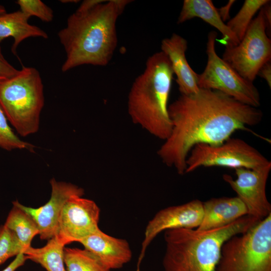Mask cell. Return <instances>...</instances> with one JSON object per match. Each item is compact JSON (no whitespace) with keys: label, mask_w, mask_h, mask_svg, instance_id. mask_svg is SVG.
<instances>
[{"label":"cell","mask_w":271,"mask_h":271,"mask_svg":"<svg viewBox=\"0 0 271 271\" xmlns=\"http://www.w3.org/2000/svg\"><path fill=\"white\" fill-rule=\"evenodd\" d=\"M172 124L169 137L158 151L167 166L180 175L185 174L186 160L198 144L216 146L238 130L260 122V109L215 90L200 88L195 93L181 95L169 105Z\"/></svg>","instance_id":"6da1fadb"},{"label":"cell","mask_w":271,"mask_h":271,"mask_svg":"<svg viewBox=\"0 0 271 271\" xmlns=\"http://www.w3.org/2000/svg\"><path fill=\"white\" fill-rule=\"evenodd\" d=\"M128 0L103 1L84 12L75 11L58 34L66 53L61 70L67 72L82 65L105 66L117 44V20Z\"/></svg>","instance_id":"7a4b0ae2"},{"label":"cell","mask_w":271,"mask_h":271,"mask_svg":"<svg viewBox=\"0 0 271 271\" xmlns=\"http://www.w3.org/2000/svg\"><path fill=\"white\" fill-rule=\"evenodd\" d=\"M259 221L246 215L227 225L209 230L182 228L165 231L164 270L215 271L224 243Z\"/></svg>","instance_id":"3957f363"},{"label":"cell","mask_w":271,"mask_h":271,"mask_svg":"<svg viewBox=\"0 0 271 271\" xmlns=\"http://www.w3.org/2000/svg\"><path fill=\"white\" fill-rule=\"evenodd\" d=\"M173 75L168 57L161 51L155 53L135 79L127 98V110L133 122L163 141L172 129L168 100Z\"/></svg>","instance_id":"277c9868"},{"label":"cell","mask_w":271,"mask_h":271,"mask_svg":"<svg viewBox=\"0 0 271 271\" xmlns=\"http://www.w3.org/2000/svg\"><path fill=\"white\" fill-rule=\"evenodd\" d=\"M44 104L43 84L36 68L23 66L15 76L0 80V106L21 136L38 131Z\"/></svg>","instance_id":"5b68a950"},{"label":"cell","mask_w":271,"mask_h":271,"mask_svg":"<svg viewBox=\"0 0 271 271\" xmlns=\"http://www.w3.org/2000/svg\"><path fill=\"white\" fill-rule=\"evenodd\" d=\"M215 271H271V214L224 243Z\"/></svg>","instance_id":"8992f818"},{"label":"cell","mask_w":271,"mask_h":271,"mask_svg":"<svg viewBox=\"0 0 271 271\" xmlns=\"http://www.w3.org/2000/svg\"><path fill=\"white\" fill-rule=\"evenodd\" d=\"M217 36L214 31L208 34L207 62L203 72L198 74V87L220 91L241 103L258 108L260 97L257 88L217 55L215 48Z\"/></svg>","instance_id":"52a82bcc"},{"label":"cell","mask_w":271,"mask_h":271,"mask_svg":"<svg viewBox=\"0 0 271 271\" xmlns=\"http://www.w3.org/2000/svg\"><path fill=\"white\" fill-rule=\"evenodd\" d=\"M186 163L185 173L202 167L257 169L271 165L270 161L245 141L231 137L216 146L196 145L190 152Z\"/></svg>","instance_id":"ba28073f"},{"label":"cell","mask_w":271,"mask_h":271,"mask_svg":"<svg viewBox=\"0 0 271 271\" xmlns=\"http://www.w3.org/2000/svg\"><path fill=\"white\" fill-rule=\"evenodd\" d=\"M222 58L252 82L261 67L270 61L271 40L266 33L261 8L238 44L226 47Z\"/></svg>","instance_id":"9c48e42d"},{"label":"cell","mask_w":271,"mask_h":271,"mask_svg":"<svg viewBox=\"0 0 271 271\" xmlns=\"http://www.w3.org/2000/svg\"><path fill=\"white\" fill-rule=\"evenodd\" d=\"M100 209L95 202L82 196H74L64 204L61 212L56 236L65 246L79 242L96 231Z\"/></svg>","instance_id":"30bf717a"},{"label":"cell","mask_w":271,"mask_h":271,"mask_svg":"<svg viewBox=\"0 0 271 271\" xmlns=\"http://www.w3.org/2000/svg\"><path fill=\"white\" fill-rule=\"evenodd\" d=\"M271 165L257 169H235L236 178L223 176L245 206L247 215L261 220L271 214V205L266 195V184Z\"/></svg>","instance_id":"8fae6325"},{"label":"cell","mask_w":271,"mask_h":271,"mask_svg":"<svg viewBox=\"0 0 271 271\" xmlns=\"http://www.w3.org/2000/svg\"><path fill=\"white\" fill-rule=\"evenodd\" d=\"M203 213V202L197 199L158 211L146 227L138 265L150 244L160 233L177 228H197L201 222Z\"/></svg>","instance_id":"7c38bea8"},{"label":"cell","mask_w":271,"mask_h":271,"mask_svg":"<svg viewBox=\"0 0 271 271\" xmlns=\"http://www.w3.org/2000/svg\"><path fill=\"white\" fill-rule=\"evenodd\" d=\"M50 183L51 197L44 205L34 208L24 206L18 201H14L34 220L42 240H48L56 235L59 217L65 203L72 197L83 196L84 194L82 188L71 183L59 182L54 178Z\"/></svg>","instance_id":"4fadbf2b"},{"label":"cell","mask_w":271,"mask_h":271,"mask_svg":"<svg viewBox=\"0 0 271 271\" xmlns=\"http://www.w3.org/2000/svg\"><path fill=\"white\" fill-rule=\"evenodd\" d=\"M79 242L110 270L121 268L132 258L126 240L107 234L99 228Z\"/></svg>","instance_id":"5bb4252c"},{"label":"cell","mask_w":271,"mask_h":271,"mask_svg":"<svg viewBox=\"0 0 271 271\" xmlns=\"http://www.w3.org/2000/svg\"><path fill=\"white\" fill-rule=\"evenodd\" d=\"M187 49V40L177 34L174 33L161 42V51L169 59L177 77L179 90L184 95L196 93L200 89L197 84L198 74L191 68L186 57Z\"/></svg>","instance_id":"9a60e30c"},{"label":"cell","mask_w":271,"mask_h":271,"mask_svg":"<svg viewBox=\"0 0 271 271\" xmlns=\"http://www.w3.org/2000/svg\"><path fill=\"white\" fill-rule=\"evenodd\" d=\"M199 230L221 227L247 215L246 208L237 197L212 198L203 203Z\"/></svg>","instance_id":"2e32d148"},{"label":"cell","mask_w":271,"mask_h":271,"mask_svg":"<svg viewBox=\"0 0 271 271\" xmlns=\"http://www.w3.org/2000/svg\"><path fill=\"white\" fill-rule=\"evenodd\" d=\"M199 18L217 29L222 35L221 42L226 47L236 46L239 40L220 18L211 0H184L177 23Z\"/></svg>","instance_id":"e0dca14e"},{"label":"cell","mask_w":271,"mask_h":271,"mask_svg":"<svg viewBox=\"0 0 271 271\" xmlns=\"http://www.w3.org/2000/svg\"><path fill=\"white\" fill-rule=\"evenodd\" d=\"M29 17L20 10L0 15V43L5 39L12 37V52L16 55L19 44L30 37L48 38L47 34L40 28L28 23Z\"/></svg>","instance_id":"ac0fdd59"},{"label":"cell","mask_w":271,"mask_h":271,"mask_svg":"<svg viewBox=\"0 0 271 271\" xmlns=\"http://www.w3.org/2000/svg\"><path fill=\"white\" fill-rule=\"evenodd\" d=\"M65 245L56 237L41 248L29 247L23 253L27 259L40 264L47 271H67L64 259Z\"/></svg>","instance_id":"d6986e66"},{"label":"cell","mask_w":271,"mask_h":271,"mask_svg":"<svg viewBox=\"0 0 271 271\" xmlns=\"http://www.w3.org/2000/svg\"><path fill=\"white\" fill-rule=\"evenodd\" d=\"M13 204L4 225L15 234L24 252L31 246L33 238L39 231L33 218L14 202Z\"/></svg>","instance_id":"ffe728a7"},{"label":"cell","mask_w":271,"mask_h":271,"mask_svg":"<svg viewBox=\"0 0 271 271\" xmlns=\"http://www.w3.org/2000/svg\"><path fill=\"white\" fill-rule=\"evenodd\" d=\"M64 259L67 271H110L85 249L64 247Z\"/></svg>","instance_id":"44dd1931"},{"label":"cell","mask_w":271,"mask_h":271,"mask_svg":"<svg viewBox=\"0 0 271 271\" xmlns=\"http://www.w3.org/2000/svg\"><path fill=\"white\" fill-rule=\"evenodd\" d=\"M268 0H245L237 14L226 25L240 42L245 35L253 17Z\"/></svg>","instance_id":"7402d4cb"},{"label":"cell","mask_w":271,"mask_h":271,"mask_svg":"<svg viewBox=\"0 0 271 271\" xmlns=\"http://www.w3.org/2000/svg\"><path fill=\"white\" fill-rule=\"evenodd\" d=\"M0 148L9 151L25 149L33 152L35 147L20 139L13 131L8 120L0 106Z\"/></svg>","instance_id":"603a6c76"},{"label":"cell","mask_w":271,"mask_h":271,"mask_svg":"<svg viewBox=\"0 0 271 271\" xmlns=\"http://www.w3.org/2000/svg\"><path fill=\"white\" fill-rule=\"evenodd\" d=\"M23 253L15 234L5 225L0 227V265L9 258Z\"/></svg>","instance_id":"cb8c5ba5"},{"label":"cell","mask_w":271,"mask_h":271,"mask_svg":"<svg viewBox=\"0 0 271 271\" xmlns=\"http://www.w3.org/2000/svg\"><path fill=\"white\" fill-rule=\"evenodd\" d=\"M16 3L20 11L29 18L35 16L47 23L53 20L52 10L40 0H18Z\"/></svg>","instance_id":"d4e9b609"},{"label":"cell","mask_w":271,"mask_h":271,"mask_svg":"<svg viewBox=\"0 0 271 271\" xmlns=\"http://www.w3.org/2000/svg\"><path fill=\"white\" fill-rule=\"evenodd\" d=\"M19 72L4 56L0 47V80L10 78Z\"/></svg>","instance_id":"484cf974"},{"label":"cell","mask_w":271,"mask_h":271,"mask_svg":"<svg viewBox=\"0 0 271 271\" xmlns=\"http://www.w3.org/2000/svg\"><path fill=\"white\" fill-rule=\"evenodd\" d=\"M257 75L264 79L269 87H271V61H269L259 69Z\"/></svg>","instance_id":"4316f807"},{"label":"cell","mask_w":271,"mask_h":271,"mask_svg":"<svg viewBox=\"0 0 271 271\" xmlns=\"http://www.w3.org/2000/svg\"><path fill=\"white\" fill-rule=\"evenodd\" d=\"M27 260L23 253H20L16 256L15 259L2 271H15L21 266L23 265Z\"/></svg>","instance_id":"83f0119b"},{"label":"cell","mask_w":271,"mask_h":271,"mask_svg":"<svg viewBox=\"0 0 271 271\" xmlns=\"http://www.w3.org/2000/svg\"><path fill=\"white\" fill-rule=\"evenodd\" d=\"M270 2L264 5L262 8L264 20L266 26V33L269 37L270 36L271 31V7Z\"/></svg>","instance_id":"f1b7e54d"},{"label":"cell","mask_w":271,"mask_h":271,"mask_svg":"<svg viewBox=\"0 0 271 271\" xmlns=\"http://www.w3.org/2000/svg\"><path fill=\"white\" fill-rule=\"evenodd\" d=\"M235 2V0H229L226 5L221 7L217 10L219 15L223 22H224L230 19V11Z\"/></svg>","instance_id":"f546056e"},{"label":"cell","mask_w":271,"mask_h":271,"mask_svg":"<svg viewBox=\"0 0 271 271\" xmlns=\"http://www.w3.org/2000/svg\"><path fill=\"white\" fill-rule=\"evenodd\" d=\"M103 0H86L81 3L76 11L81 12L92 9L97 4L103 2Z\"/></svg>","instance_id":"4dcf8cb0"},{"label":"cell","mask_w":271,"mask_h":271,"mask_svg":"<svg viewBox=\"0 0 271 271\" xmlns=\"http://www.w3.org/2000/svg\"><path fill=\"white\" fill-rule=\"evenodd\" d=\"M6 13L5 8L2 5H0V15Z\"/></svg>","instance_id":"1f68e13d"},{"label":"cell","mask_w":271,"mask_h":271,"mask_svg":"<svg viewBox=\"0 0 271 271\" xmlns=\"http://www.w3.org/2000/svg\"><path fill=\"white\" fill-rule=\"evenodd\" d=\"M62 3H76L78 2V1H61Z\"/></svg>","instance_id":"d6a6232c"}]
</instances>
